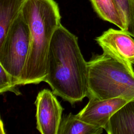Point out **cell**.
<instances>
[{"mask_svg": "<svg viewBox=\"0 0 134 134\" xmlns=\"http://www.w3.org/2000/svg\"><path fill=\"white\" fill-rule=\"evenodd\" d=\"M46 73L44 82L55 95L72 105L87 97V62L82 55L77 37L61 24L50 44Z\"/></svg>", "mask_w": 134, "mask_h": 134, "instance_id": "6da1fadb", "label": "cell"}, {"mask_svg": "<svg viewBox=\"0 0 134 134\" xmlns=\"http://www.w3.org/2000/svg\"><path fill=\"white\" fill-rule=\"evenodd\" d=\"M21 13L30 34L28 58L19 85L44 82L50 44L57 28L61 24L58 4L54 0H24Z\"/></svg>", "mask_w": 134, "mask_h": 134, "instance_id": "7a4b0ae2", "label": "cell"}, {"mask_svg": "<svg viewBox=\"0 0 134 134\" xmlns=\"http://www.w3.org/2000/svg\"><path fill=\"white\" fill-rule=\"evenodd\" d=\"M87 97L134 99V74L109 55L94 56L87 62Z\"/></svg>", "mask_w": 134, "mask_h": 134, "instance_id": "3957f363", "label": "cell"}, {"mask_svg": "<svg viewBox=\"0 0 134 134\" xmlns=\"http://www.w3.org/2000/svg\"><path fill=\"white\" fill-rule=\"evenodd\" d=\"M30 44L29 28L20 12L0 44V65L17 80L18 84L28 58Z\"/></svg>", "mask_w": 134, "mask_h": 134, "instance_id": "277c9868", "label": "cell"}, {"mask_svg": "<svg viewBox=\"0 0 134 134\" xmlns=\"http://www.w3.org/2000/svg\"><path fill=\"white\" fill-rule=\"evenodd\" d=\"M122 30L109 28L95 40L103 52L121 63L134 74V40Z\"/></svg>", "mask_w": 134, "mask_h": 134, "instance_id": "5b68a950", "label": "cell"}, {"mask_svg": "<svg viewBox=\"0 0 134 134\" xmlns=\"http://www.w3.org/2000/svg\"><path fill=\"white\" fill-rule=\"evenodd\" d=\"M52 91L43 89L36 97V128L41 134H58L63 108Z\"/></svg>", "mask_w": 134, "mask_h": 134, "instance_id": "8992f818", "label": "cell"}, {"mask_svg": "<svg viewBox=\"0 0 134 134\" xmlns=\"http://www.w3.org/2000/svg\"><path fill=\"white\" fill-rule=\"evenodd\" d=\"M88 98V103L76 115L81 120L104 129L110 117L129 101L121 97L103 100Z\"/></svg>", "mask_w": 134, "mask_h": 134, "instance_id": "52a82bcc", "label": "cell"}, {"mask_svg": "<svg viewBox=\"0 0 134 134\" xmlns=\"http://www.w3.org/2000/svg\"><path fill=\"white\" fill-rule=\"evenodd\" d=\"M104 130L108 134H134V99L127 102L110 117Z\"/></svg>", "mask_w": 134, "mask_h": 134, "instance_id": "ba28073f", "label": "cell"}, {"mask_svg": "<svg viewBox=\"0 0 134 134\" xmlns=\"http://www.w3.org/2000/svg\"><path fill=\"white\" fill-rule=\"evenodd\" d=\"M94 10L103 20L108 21L125 31L126 25L115 0H90Z\"/></svg>", "mask_w": 134, "mask_h": 134, "instance_id": "9c48e42d", "label": "cell"}, {"mask_svg": "<svg viewBox=\"0 0 134 134\" xmlns=\"http://www.w3.org/2000/svg\"><path fill=\"white\" fill-rule=\"evenodd\" d=\"M103 130L81 120L77 115L70 113L62 117L58 134H100Z\"/></svg>", "mask_w": 134, "mask_h": 134, "instance_id": "30bf717a", "label": "cell"}, {"mask_svg": "<svg viewBox=\"0 0 134 134\" xmlns=\"http://www.w3.org/2000/svg\"><path fill=\"white\" fill-rule=\"evenodd\" d=\"M24 0H0V44L21 12Z\"/></svg>", "mask_w": 134, "mask_h": 134, "instance_id": "8fae6325", "label": "cell"}, {"mask_svg": "<svg viewBox=\"0 0 134 134\" xmlns=\"http://www.w3.org/2000/svg\"><path fill=\"white\" fill-rule=\"evenodd\" d=\"M124 18L125 31L134 37V0H115Z\"/></svg>", "mask_w": 134, "mask_h": 134, "instance_id": "7c38bea8", "label": "cell"}, {"mask_svg": "<svg viewBox=\"0 0 134 134\" xmlns=\"http://www.w3.org/2000/svg\"><path fill=\"white\" fill-rule=\"evenodd\" d=\"M18 86L17 80L0 65V93L10 91L16 95H20Z\"/></svg>", "mask_w": 134, "mask_h": 134, "instance_id": "4fadbf2b", "label": "cell"}]
</instances>
